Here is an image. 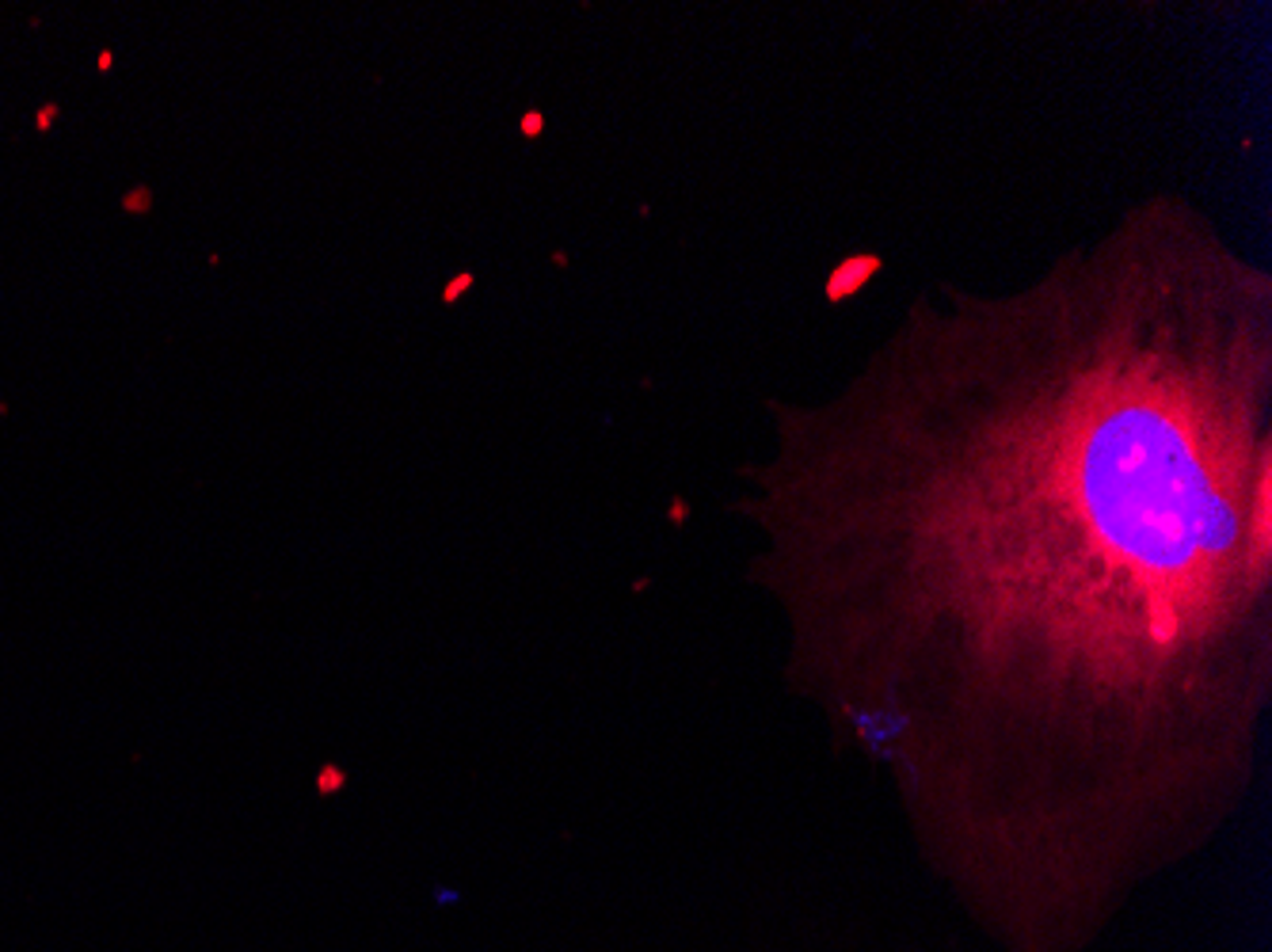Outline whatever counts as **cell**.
Returning a JSON list of instances; mask_svg holds the SVG:
<instances>
[{
	"label": "cell",
	"instance_id": "3",
	"mask_svg": "<svg viewBox=\"0 0 1272 952\" xmlns=\"http://www.w3.org/2000/svg\"><path fill=\"white\" fill-rule=\"evenodd\" d=\"M522 130H526V134H530V138H534V134L541 130V118H537V115H526V122H522Z\"/></svg>",
	"mask_w": 1272,
	"mask_h": 952
},
{
	"label": "cell",
	"instance_id": "1",
	"mask_svg": "<svg viewBox=\"0 0 1272 952\" xmlns=\"http://www.w3.org/2000/svg\"><path fill=\"white\" fill-rule=\"evenodd\" d=\"M1128 236L968 355L888 469L751 515L789 686L991 952H1094L1242 811L1272 697L1265 313Z\"/></svg>",
	"mask_w": 1272,
	"mask_h": 952
},
{
	"label": "cell",
	"instance_id": "2",
	"mask_svg": "<svg viewBox=\"0 0 1272 952\" xmlns=\"http://www.w3.org/2000/svg\"><path fill=\"white\" fill-rule=\"evenodd\" d=\"M469 282H473L469 274H462V278H454V282H449V289H446V302H454V298H458V294H462V289L469 286Z\"/></svg>",
	"mask_w": 1272,
	"mask_h": 952
}]
</instances>
